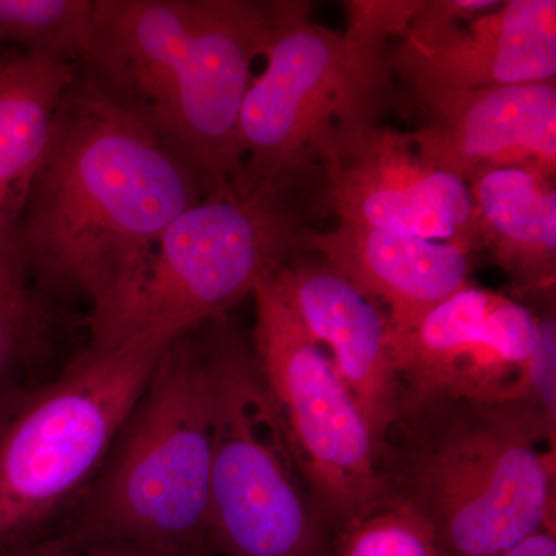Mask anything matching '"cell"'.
Returning a JSON list of instances; mask_svg holds the SVG:
<instances>
[{
    "mask_svg": "<svg viewBox=\"0 0 556 556\" xmlns=\"http://www.w3.org/2000/svg\"><path fill=\"white\" fill-rule=\"evenodd\" d=\"M211 192L144 121L80 72L54 121L16 243L33 287L84 303L108 351L164 229Z\"/></svg>",
    "mask_w": 556,
    "mask_h": 556,
    "instance_id": "cell-1",
    "label": "cell"
},
{
    "mask_svg": "<svg viewBox=\"0 0 556 556\" xmlns=\"http://www.w3.org/2000/svg\"><path fill=\"white\" fill-rule=\"evenodd\" d=\"M305 0H93L87 75L214 190L239 181V123L252 65Z\"/></svg>",
    "mask_w": 556,
    "mask_h": 556,
    "instance_id": "cell-2",
    "label": "cell"
},
{
    "mask_svg": "<svg viewBox=\"0 0 556 556\" xmlns=\"http://www.w3.org/2000/svg\"><path fill=\"white\" fill-rule=\"evenodd\" d=\"M555 437L518 401L407 405L376 455L383 508L431 530L439 556H493L555 529Z\"/></svg>",
    "mask_w": 556,
    "mask_h": 556,
    "instance_id": "cell-3",
    "label": "cell"
},
{
    "mask_svg": "<svg viewBox=\"0 0 556 556\" xmlns=\"http://www.w3.org/2000/svg\"><path fill=\"white\" fill-rule=\"evenodd\" d=\"M345 31L303 11L278 33L266 67L241 108L243 190L314 200L321 167L379 126L393 93L391 40L402 38L416 0H350Z\"/></svg>",
    "mask_w": 556,
    "mask_h": 556,
    "instance_id": "cell-4",
    "label": "cell"
},
{
    "mask_svg": "<svg viewBox=\"0 0 556 556\" xmlns=\"http://www.w3.org/2000/svg\"><path fill=\"white\" fill-rule=\"evenodd\" d=\"M219 318V317H218ZM217 318L170 340L86 492L49 536L212 556Z\"/></svg>",
    "mask_w": 556,
    "mask_h": 556,
    "instance_id": "cell-5",
    "label": "cell"
},
{
    "mask_svg": "<svg viewBox=\"0 0 556 556\" xmlns=\"http://www.w3.org/2000/svg\"><path fill=\"white\" fill-rule=\"evenodd\" d=\"M164 346H84L0 412V552L49 536L98 473Z\"/></svg>",
    "mask_w": 556,
    "mask_h": 556,
    "instance_id": "cell-6",
    "label": "cell"
},
{
    "mask_svg": "<svg viewBox=\"0 0 556 556\" xmlns=\"http://www.w3.org/2000/svg\"><path fill=\"white\" fill-rule=\"evenodd\" d=\"M309 204L236 185L211 190L161 233L112 348L167 345L228 316L241 300L305 255Z\"/></svg>",
    "mask_w": 556,
    "mask_h": 556,
    "instance_id": "cell-7",
    "label": "cell"
},
{
    "mask_svg": "<svg viewBox=\"0 0 556 556\" xmlns=\"http://www.w3.org/2000/svg\"><path fill=\"white\" fill-rule=\"evenodd\" d=\"M212 556H334L251 342L217 318V391L207 497Z\"/></svg>",
    "mask_w": 556,
    "mask_h": 556,
    "instance_id": "cell-8",
    "label": "cell"
},
{
    "mask_svg": "<svg viewBox=\"0 0 556 556\" xmlns=\"http://www.w3.org/2000/svg\"><path fill=\"white\" fill-rule=\"evenodd\" d=\"M251 348L303 482L331 535L383 508L367 422L324 348L306 334L274 276L255 288Z\"/></svg>",
    "mask_w": 556,
    "mask_h": 556,
    "instance_id": "cell-9",
    "label": "cell"
},
{
    "mask_svg": "<svg viewBox=\"0 0 556 556\" xmlns=\"http://www.w3.org/2000/svg\"><path fill=\"white\" fill-rule=\"evenodd\" d=\"M405 87L473 90L556 78L555 0H420L390 47Z\"/></svg>",
    "mask_w": 556,
    "mask_h": 556,
    "instance_id": "cell-10",
    "label": "cell"
},
{
    "mask_svg": "<svg viewBox=\"0 0 556 556\" xmlns=\"http://www.w3.org/2000/svg\"><path fill=\"white\" fill-rule=\"evenodd\" d=\"M536 327L525 303L468 281L415 328L393 336L401 408L431 399L511 401Z\"/></svg>",
    "mask_w": 556,
    "mask_h": 556,
    "instance_id": "cell-11",
    "label": "cell"
},
{
    "mask_svg": "<svg viewBox=\"0 0 556 556\" xmlns=\"http://www.w3.org/2000/svg\"><path fill=\"white\" fill-rule=\"evenodd\" d=\"M314 206L343 225L479 249L467 182L424 159L408 131L380 124L321 167Z\"/></svg>",
    "mask_w": 556,
    "mask_h": 556,
    "instance_id": "cell-12",
    "label": "cell"
},
{
    "mask_svg": "<svg viewBox=\"0 0 556 556\" xmlns=\"http://www.w3.org/2000/svg\"><path fill=\"white\" fill-rule=\"evenodd\" d=\"M420 155L468 181L479 170L540 166L556 172V84L456 90L405 87Z\"/></svg>",
    "mask_w": 556,
    "mask_h": 556,
    "instance_id": "cell-13",
    "label": "cell"
},
{
    "mask_svg": "<svg viewBox=\"0 0 556 556\" xmlns=\"http://www.w3.org/2000/svg\"><path fill=\"white\" fill-rule=\"evenodd\" d=\"M274 281L356 401L378 455L402 401L386 309L324 260L308 254L289 262Z\"/></svg>",
    "mask_w": 556,
    "mask_h": 556,
    "instance_id": "cell-14",
    "label": "cell"
},
{
    "mask_svg": "<svg viewBox=\"0 0 556 556\" xmlns=\"http://www.w3.org/2000/svg\"><path fill=\"white\" fill-rule=\"evenodd\" d=\"M305 251L382 305L393 336L415 328L470 281L466 248L388 230L343 223L327 232L309 229Z\"/></svg>",
    "mask_w": 556,
    "mask_h": 556,
    "instance_id": "cell-15",
    "label": "cell"
},
{
    "mask_svg": "<svg viewBox=\"0 0 556 556\" xmlns=\"http://www.w3.org/2000/svg\"><path fill=\"white\" fill-rule=\"evenodd\" d=\"M555 174L540 166L490 167L467 181L479 249L506 273L511 298L530 309H555Z\"/></svg>",
    "mask_w": 556,
    "mask_h": 556,
    "instance_id": "cell-16",
    "label": "cell"
},
{
    "mask_svg": "<svg viewBox=\"0 0 556 556\" xmlns=\"http://www.w3.org/2000/svg\"><path fill=\"white\" fill-rule=\"evenodd\" d=\"M79 73L62 58L0 49V257L16 244L58 110Z\"/></svg>",
    "mask_w": 556,
    "mask_h": 556,
    "instance_id": "cell-17",
    "label": "cell"
},
{
    "mask_svg": "<svg viewBox=\"0 0 556 556\" xmlns=\"http://www.w3.org/2000/svg\"><path fill=\"white\" fill-rule=\"evenodd\" d=\"M86 317L33 287L17 243L0 257V408L53 379L87 342Z\"/></svg>",
    "mask_w": 556,
    "mask_h": 556,
    "instance_id": "cell-18",
    "label": "cell"
},
{
    "mask_svg": "<svg viewBox=\"0 0 556 556\" xmlns=\"http://www.w3.org/2000/svg\"><path fill=\"white\" fill-rule=\"evenodd\" d=\"M46 53L91 68L98 53L93 0H0V49Z\"/></svg>",
    "mask_w": 556,
    "mask_h": 556,
    "instance_id": "cell-19",
    "label": "cell"
},
{
    "mask_svg": "<svg viewBox=\"0 0 556 556\" xmlns=\"http://www.w3.org/2000/svg\"><path fill=\"white\" fill-rule=\"evenodd\" d=\"M334 556H439L431 530L401 507L354 519L332 535Z\"/></svg>",
    "mask_w": 556,
    "mask_h": 556,
    "instance_id": "cell-20",
    "label": "cell"
},
{
    "mask_svg": "<svg viewBox=\"0 0 556 556\" xmlns=\"http://www.w3.org/2000/svg\"><path fill=\"white\" fill-rule=\"evenodd\" d=\"M536 342L511 401L521 402L556 434V317L555 309L533 311Z\"/></svg>",
    "mask_w": 556,
    "mask_h": 556,
    "instance_id": "cell-21",
    "label": "cell"
},
{
    "mask_svg": "<svg viewBox=\"0 0 556 556\" xmlns=\"http://www.w3.org/2000/svg\"><path fill=\"white\" fill-rule=\"evenodd\" d=\"M60 541L68 556H163L138 544L118 540L68 541L51 536Z\"/></svg>",
    "mask_w": 556,
    "mask_h": 556,
    "instance_id": "cell-22",
    "label": "cell"
},
{
    "mask_svg": "<svg viewBox=\"0 0 556 556\" xmlns=\"http://www.w3.org/2000/svg\"><path fill=\"white\" fill-rule=\"evenodd\" d=\"M493 556H556L555 529H543L526 538L517 546Z\"/></svg>",
    "mask_w": 556,
    "mask_h": 556,
    "instance_id": "cell-23",
    "label": "cell"
},
{
    "mask_svg": "<svg viewBox=\"0 0 556 556\" xmlns=\"http://www.w3.org/2000/svg\"><path fill=\"white\" fill-rule=\"evenodd\" d=\"M0 556H68V554L60 541L47 536L36 541V543L28 544V546L0 552Z\"/></svg>",
    "mask_w": 556,
    "mask_h": 556,
    "instance_id": "cell-24",
    "label": "cell"
},
{
    "mask_svg": "<svg viewBox=\"0 0 556 556\" xmlns=\"http://www.w3.org/2000/svg\"><path fill=\"white\" fill-rule=\"evenodd\" d=\"M3 407H5V405H3ZM3 407H2V408H3ZM2 408H0V412H2Z\"/></svg>",
    "mask_w": 556,
    "mask_h": 556,
    "instance_id": "cell-25",
    "label": "cell"
}]
</instances>
